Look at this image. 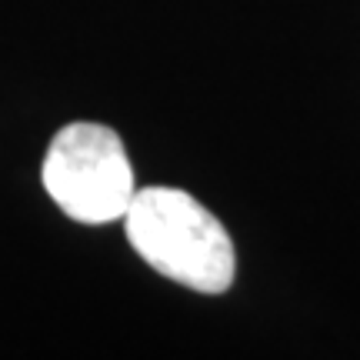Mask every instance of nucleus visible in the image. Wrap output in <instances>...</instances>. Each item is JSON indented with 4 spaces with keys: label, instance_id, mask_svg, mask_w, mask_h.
Wrapping results in <instances>:
<instances>
[{
    "label": "nucleus",
    "instance_id": "1",
    "mask_svg": "<svg viewBox=\"0 0 360 360\" xmlns=\"http://www.w3.org/2000/svg\"><path fill=\"white\" fill-rule=\"evenodd\" d=\"M134 250L157 274L200 294H224L233 283L231 233L204 204L174 187H137L124 214Z\"/></svg>",
    "mask_w": 360,
    "mask_h": 360
},
{
    "label": "nucleus",
    "instance_id": "2",
    "mask_svg": "<svg viewBox=\"0 0 360 360\" xmlns=\"http://www.w3.org/2000/svg\"><path fill=\"white\" fill-rule=\"evenodd\" d=\"M44 187L80 224L124 220L137 193L124 143L103 124H67L47 147Z\"/></svg>",
    "mask_w": 360,
    "mask_h": 360
}]
</instances>
